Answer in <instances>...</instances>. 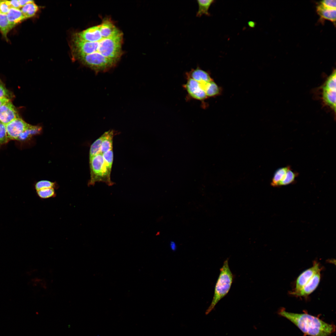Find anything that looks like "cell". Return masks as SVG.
I'll return each mask as SVG.
<instances>
[{
  "label": "cell",
  "mask_w": 336,
  "mask_h": 336,
  "mask_svg": "<svg viewBox=\"0 0 336 336\" xmlns=\"http://www.w3.org/2000/svg\"><path fill=\"white\" fill-rule=\"evenodd\" d=\"M87 41L81 40L77 48L78 59L95 72L106 71L114 67L122 54V33L108 18L100 25L90 27Z\"/></svg>",
  "instance_id": "6da1fadb"
},
{
  "label": "cell",
  "mask_w": 336,
  "mask_h": 336,
  "mask_svg": "<svg viewBox=\"0 0 336 336\" xmlns=\"http://www.w3.org/2000/svg\"><path fill=\"white\" fill-rule=\"evenodd\" d=\"M278 314L296 325L304 335L329 336L335 331V326L334 324L327 323L318 317L306 312L296 313L286 311L283 308L279 310Z\"/></svg>",
  "instance_id": "7a4b0ae2"
},
{
  "label": "cell",
  "mask_w": 336,
  "mask_h": 336,
  "mask_svg": "<svg viewBox=\"0 0 336 336\" xmlns=\"http://www.w3.org/2000/svg\"><path fill=\"white\" fill-rule=\"evenodd\" d=\"M228 259L224 262L220 268V273L216 282L213 296L209 306L205 314H209L217 303L228 293L234 279V275L230 268Z\"/></svg>",
  "instance_id": "3957f363"
},
{
  "label": "cell",
  "mask_w": 336,
  "mask_h": 336,
  "mask_svg": "<svg viewBox=\"0 0 336 336\" xmlns=\"http://www.w3.org/2000/svg\"><path fill=\"white\" fill-rule=\"evenodd\" d=\"M90 179L89 186L94 185L96 182H102L109 186L113 184L111 180V171L108 169L102 153H99L89 158Z\"/></svg>",
  "instance_id": "277c9868"
},
{
  "label": "cell",
  "mask_w": 336,
  "mask_h": 336,
  "mask_svg": "<svg viewBox=\"0 0 336 336\" xmlns=\"http://www.w3.org/2000/svg\"><path fill=\"white\" fill-rule=\"evenodd\" d=\"M31 125L20 117L11 121L5 125L8 140H18L20 136Z\"/></svg>",
  "instance_id": "5b68a950"
},
{
  "label": "cell",
  "mask_w": 336,
  "mask_h": 336,
  "mask_svg": "<svg viewBox=\"0 0 336 336\" xmlns=\"http://www.w3.org/2000/svg\"><path fill=\"white\" fill-rule=\"evenodd\" d=\"M183 87L189 95L193 98L199 100H203L207 98L206 94L200 83L189 77Z\"/></svg>",
  "instance_id": "8992f818"
},
{
  "label": "cell",
  "mask_w": 336,
  "mask_h": 336,
  "mask_svg": "<svg viewBox=\"0 0 336 336\" xmlns=\"http://www.w3.org/2000/svg\"><path fill=\"white\" fill-rule=\"evenodd\" d=\"M19 118L17 111L10 100L0 107V120L4 125Z\"/></svg>",
  "instance_id": "52a82bcc"
},
{
  "label": "cell",
  "mask_w": 336,
  "mask_h": 336,
  "mask_svg": "<svg viewBox=\"0 0 336 336\" xmlns=\"http://www.w3.org/2000/svg\"><path fill=\"white\" fill-rule=\"evenodd\" d=\"M320 270L319 264L315 263L313 266L302 273L298 277L296 282V286L292 294L301 290L310 281L313 276Z\"/></svg>",
  "instance_id": "ba28073f"
},
{
  "label": "cell",
  "mask_w": 336,
  "mask_h": 336,
  "mask_svg": "<svg viewBox=\"0 0 336 336\" xmlns=\"http://www.w3.org/2000/svg\"><path fill=\"white\" fill-rule=\"evenodd\" d=\"M320 279V270L317 272L303 287L292 294L298 296H306L312 293L318 287Z\"/></svg>",
  "instance_id": "9c48e42d"
},
{
  "label": "cell",
  "mask_w": 336,
  "mask_h": 336,
  "mask_svg": "<svg viewBox=\"0 0 336 336\" xmlns=\"http://www.w3.org/2000/svg\"><path fill=\"white\" fill-rule=\"evenodd\" d=\"M188 77L200 83H203L213 80L209 74L199 68L192 69L187 73Z\"/></svg>",
  "instance_id": "30bf717a"
},
{
  "label": "cell",
  "mask_w": 336,
  "mask_h": 336,
  "mask_svg": "<svg viewBox=\"0 0 336 336\" xmlns=\"http://www.w3.org/2000/svg\"><path fill=\"white\" fill-rule=\"evenodd\" d=\"M7 16L9 23L12 28L25 19L19 9L10 8Z\"/></svg>",
  "instance_id": "8fae6325"
},
{
  "label": "cell",
  "mask_w": 336,
  "mask_h": 336,
  "mask_svg": "<svg viewBox=\"0 0 336 336\" xmlns=\"http://www.w3.org/2000/svg\"><path fill=\"white\" fill-rule=\"evenodd\" d=\"M316 9L321 17L335 23L336 9L326 7L320 4L317 6Z\"/></svg>",
  "instance_id": "7c38bea8"
},
{
  "label": "cell",
  "mask_w": 336,
  "mask_h": 336,
  "mask_svg": "<svg viewBox=\"0 0 336 336\" xmlns=\"http://www.w3.org/2000/svg\"><path fill=\"white\" fill-rule=\"evenodd\" d=\"M104 138L102 141L100 153L113 149V139L114 135V132L112 130H109L103 134Z\"/></svg>",
  "instance_id": "4fadbf2b"
},
{
  "label": "cell",
  "mask_w": 336,
  "mask_h": 336,
  "mask_svg": "<svg viewBox=\"0 0 336 336\" xmlns=\"http://www.w3.org/2000/svg\"><path fill=\"white\" fill-rule=\"evenodd\" d=\"M322 99L324 103L336 111V91H322Z\"/></svg>",
  "instance_id": "5bb4252c"
},
{
  "label": "cell",
  "mask_w": 336,
  "mask_h": 336,
  "mask_svg": "<svg viewBox=\"0 0 336 336\" xmlns=\"http://www.w3.org/2000/svg\"><path fill=\"white\" fill-rule=\"evenodd\" d=\"M207 97H213L218 95L220 89L217 85L213 81L203 83H200Z\"/></svg>",
  "instance_id": "9a60e30c"
},
{
  "label": "cell",
  "mask_w": 336,
  "mask_h": 336,
  "mask_svg": "<svg viewBox=\"0 0 336 336\" xmlns=\"http://www.w3.org/2000/svg\"><path fill=\"white\" fill-rule=\"evenodd\" d=\"M291 167L289 166L280 168L277 169L274 174L271 184L273 187L279 186L281 182L283 179L287 171Z\"/></svg>",
  "instance_id": "2e32d148"
},
{
  "label": "cell",
  "mask_w": 336,
  "mask_h": 336,
  "mask_svg": "<svg viewBox=\"0 0 336 336\" xmlns=\"http://www.w3.org/2000/svg\"><path fill=\"white\" fill-rule=\"evenodd\" d=\"M198 6V9L197 12L196 16H201L203 15L209 16L210 14L208 12L211 5L214 2L213 0H204L197 1Z\"/></svg>",
  "instance_id": "e0dca14e"
},
{
  "label": "cell",
  "mask_w": 336,
  "mask_h": 336,
  "mask_svg": "<svg viewBox=\"0 0 336 336\" xmlns=\"http://www.w3.org/2000/svg\"><path fill=\"white\" fill-rule=\"evenodd\" d=\"M38 9V6L33 1L26 4L21 7L20 10L26 19L34 16Z\"/></svg>",
  "instance_id": "ac0fdd59"
},
{
  "label": "cell",
  "mask_w": 336,
  "mask_h": 336,
  "mask_svg": "<svg viewBox=\"0 0 336 336\" xmlns=\"http://www.w3.org/2000/svg\"><path fill=\"white\" fill-rule=\"evenodd\" d=\"M12 28L8 20L7 14L0 13V30L6 40H8V33Z\"/></svg>",
  "instance_id": "d6986e66"
},
{
  "label": "cell",
  "mask_w": 336,
  "mask_h": 336,
  "mask_svg": "<svg viewBox=\"0 0 336 336\" xmlns=\"http://www.w3.org/2000/svg\"><path fill=\"white\" fill-rule=\"evenodd\" d=\"M336 71L334 70L322 86V91H336Z\"/></svg>",
  "instance_id": "ffe728a7"
},
{
  "label": "cell",
  "mask_w": 336,
  "mask_h": 336,
  "mask_svg": "<svg viewBox=\"0 0 336 336\" xmlns=\"http://www.w3.org/2000/svg\"><path fill=\"white\" fill-rule=\"evenodd\" d=\"M298 175V173L293 171L291 167L287 171L283 179L280 183L279 186L286 185L293 183Z\"/></svg>",
  "instance_id": "44dd1931"
},
{
  "label": "cell",
  "mask_w": 336,
  "mask_h": 336,
  "mask_svg": "<svg viewBox=\"0 0 336 336\" xmlns=\"http://www.w3.org/2000/svg\"><path fill=\"white\" fill-rule=\"evenodd\" d=\"M104 138L103 134L91 145L89 152V158L100 153V147Z\"/></svg>",
  "instance_id": "7402d4cb"
},
{
  "label": "cell",
  "mask_w": 336,
  "mask_h": 336,
  "mask_svg": "<svg viewBox=\"0 0 336 336\" xmlns=\"http://www.w3.org/2000/svg\"><path fill=\"white\" fill-rule=\"evenodd\" d=\"M36 192L38 197L41 199L54 198L56 195L54 188L43 189L36 191Z\"/></svg>",
  "instance_id": "603a6c76"
},
{
  "label": "cell",
  "mask_w": 336,
  "mask_h": 336,
  "mask_svg": "<svg viewBox=\"0 0 336 336\" xmlns=\"http://www.w3.org/2000/svg\"><path fill=\"white\" fill-rule=\"evenodd\" d=\"M41 130L40 127L32 125L20 136L18 140H24L30 136L39 133Z\"/></svg>",
  "instance_id": "cb8c5ba5"
},
{
  "label": "cell",
  "mask_w": 336,
  "mask_h": 336,
  "mask_svg": "<svg viewBox=\"0 0 336 336\" xmlns=\"http://www.w3.org/2000/svg\"><path fill=\"white\" fill-rule=\"evenodd\" d=\"M56 187V184L55 182L47 180H40L37 182L35 185V189L36 191L46 188L55 189Z\"/></svg>",
  "instance_id": "d4e9b609"
},
{
  "label": "cell",
  "mask_w": 336,
  "mask_h": 336,
  "mask_svg": "<svg viewBox=\"0 0 336 336\" xmlns=\"http://www.w3.org/2000/svg\"><path fill=\"white\" fill-rule=\"evenodd\" d=\"M102 155L108 169L111 171L113 160V150L105 152L102 153Z\"/></svg>",
  "instance_id": "484cf974"
},
{
  "label": "cell",
  "mask_w": 336,
  "mask_h": 336,
  "mask_svg": "<svg viewBox=\"0 0 336 336\" xmlns=\"http://www.w3.org/2000/svg\"><path fill=\"white\" fill-rule=\"evenodd\" d=\"M8 140L6 126L1 122L0 123V148L3 144L7 142Z\"/></svg>",
  "instance_id": "4316f807"
},
{
  "label": "cell",
  "mask_w": 336,
  "mask_h": 336,
  "mask_svg": "<svg viewBox=\"0 0 336 336\" xmlns=\"http://www.w3.org/2000/svg\"><path fill=\"white\" fill-rule=\"evenodd\" d=\"M11 95L10 92L0 82V98H7L10 99Z\"/></svg>",
  "instance_id": "83f0119b"
},
{
  "label": "cell",
  "mask_w": 336,
  "mask_h": 336,
  "mask_svg": "<svg viewBox=\"0 0 336 336\" xmlns=\"http://www.w3.org/2000/svg\"><path fill=\"white\" fill-rule=\"evenodd\" d=\"M320 4L326 7L336 9V0H323L320 2Z\"/></svg>",
  "instance_id": "f1b7e54d"
},
{
  "label": "cell",
  "mask_w": 336,
  "mask_h": 336,
  "mask_svg": "<svg viewBox=\"0 0 336 336\" xmlns=\"http://www.w3.org/2000/svg\"><path fill=\"white\" fill-rule=\"evenodd\" d=\"M6 0H0V13L7 14L10 9Z\"/></svg>",
  "instance_id": "f546056e"
},
{
  "label": "cell",
  "mask_w": 336,
  "mask_h": 336,
  "mask_svg": "<svg viewBox=\"0 0 336 336\" xmlns=\"http://www.w3.org/2000/svg\"><path fill=\"white\" fill-rule=\"evenodd\" d=\"M7 3L10 8H13L19 9L21 8L20 3L18 0H7Z\"/></svg>",
  "instance_id": "4dcf8cb0"
},
{
  "label": "cell",
  "mask_w": 336,
  "mask_h": 336,
  "mask_svg": "<svg viewBox=\"0 0 336 336\" xmlns=\"http://www.w3.org/2000/svg\"><path fill=\"white\" fill-rule=\"evenodd\" d=\"M19 2L20 3L21 8L23 7L26 4L29 3L30 2H33V0H19Z\"/></svg>",
  "instance_id": "1f68e13d"
},
{
  "label": "cell",
  "mask_w": 336,
  "mask_h": 336,
  "mask_svg": "<svg viewBox=\"0 0 336 336\" xmlns=\"http://www.w3.org/2000/svg\"><path fill=\"white\" fill-rule=\"evenodd\" d=\"M10 100V99L7 98H0V107Z\"/></svg>",
  "instance_id": "d6a6232c"
},
{
  "label": "cell",
  "mask_w": 336,
  "mask_h": 336,
  "mask_svg": "<svg viewBox=\"0 0 336 336\" xmlns=\"http://www.w3.org/2000/svg\"><path fill=\"white\" fill-rule=\"evenodd\" d=\"M170 244L171 249L173 250H175L176 248V245L175 242L173 241H171Z\"/></svg>",
  "instance_id": "836d02e7"
},
{
  "label": "cell",
  "mask_w": 336,
  "mask_h": 336,
  "mask_svg": "<svg viewBox=\"0 0 336 336\" xmlns=\"http://www.w3.org/2000/svg\"><path fill=\"white\" fill-rule=\"evenodd\" d=\"M248 24L249 26L251 28L254 27L256 25L255 23L252 21H250L248 23Z\"/></svg>",
  "instance_id": "e575fe53"
},
{
  "label": "cell",
  "mask_w": 336,
  "mask_h": 336,
  "mask_svg": "<svg viewBox=\"0 0 336 336\" xmlns=\"http://www.w3.org/2000/svg\"><path fill=\"white\" fill-rule=\"evenodd\" d=\"M1 122V121H0V123Z\"/></svg>",
  "instance_id": "d590c367"
}]
</instances>
